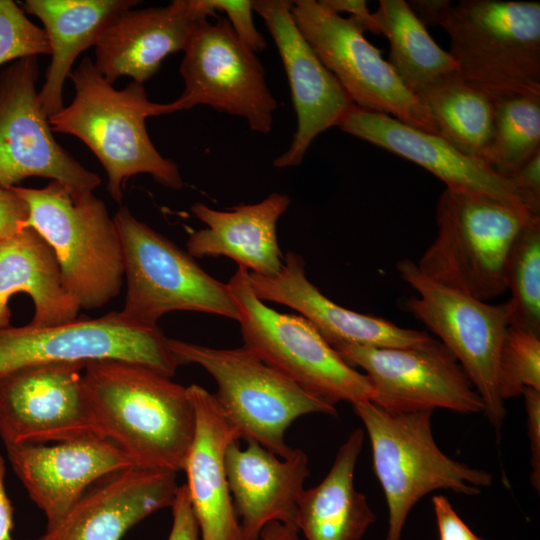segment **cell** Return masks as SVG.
Segmentation results:
<instances>
[{
	"mask_svg": "<svg viewBox=\"0 0 540 540\" xmlns=\"http://www.w3.org/2000/svg\"><path fill=\"white\" fill-rule=\"evenodd\" d=\"M87 402L101 438L141 468L183 471L195 433L188 390L141 364L89 361L82 372Z\"/></svg>",
	"mask_w": 540,
	"mask_h": 540,
	"instance_id": "obj_1",
	"label": "cell"
},
{
	"mask_svg": "<svg viewBox=\"0 0 540 540\" xmlns=\"http://www.w3.org/2000/svg\"><path fill=\"white\" fill-rule=\"evenodd\" d=\"M70 79L75 96L49 117L50 127L89 147L106 171L107 191L115 202L121 204L126 183L137 174H148L166 188L182 189L178 166L157 151L145 126L148 117L174 113L172 102H151L144 85L133 81L115 89L89 57L81 60Z\"/></svg>",
	"mask_w": 540,
	"mask_h": 540,
	"instance_id": "obj_2",
	"label": "cell"
},
{
	"mask_svg": "<svg viewBox=\"0 0 540 540\" xmlns=\"http://www.w3.org/2000/svg\"><path fill=\"white\" fill-rule=\"evenodd\" d=\"M532 216L522 205L445 188L436 207V238L416 265L429 280L488 302L507 290L509 251Z\"/></svg>",
	"mask_w": 540,
	"mask_h": 540,
	"instance_id": "obj_3",
	"label": "cell"
},
{
	"mask_svg": "<svg viewBox=\"0 0 540 540\" xmlns=\"http://www.w3.org/2000/svg\"><path fill=\"white\" fill-rule=\"evenodd\" d=\"M371 443L373 470L388 506L384 540H401L411 509L428 493L446 489L476 496L493 475L453 460L437 445L433 411L390 412L366 400L352 404Z\"/></svg>",
	"mask_w": 540,
	"mask_h": 540,
	"instance_id": "obj_4",
	"label": "cell"
},
{
	"mask_svg": "<svg viewBox=\"0 0 540 540\" xmlns=\"http://www.w3.org/2000/svg\"><path fill=\"white\" fill-rule=\"evenodd\" d=\"M26 201L33 228L52 248L65 290L81 309L103 307L121 291L120 236L105 203L93 192L73 195L57 181L43 188L13 186Z\"/></svg>",
	"mask_w": 540,
	"mask_h": 540,
	"instance_id": "obj_5",
	"label": "cell"
},
{
	"mask_svg": "<svg viewBox=\"0 0 540 540\" xmlns=\"http://www.w3.org/2000/svg\"><path fill=\"white\" fill-rule=\"evenodd\" d=\"M464 80L494 98L540 94V3L462 0L442 25Z\"/></svg>",
	"mask_w": 540,
	"mask_h": 540,
	"instance_id": "obj_6",
	"label": "cell"
},
{
	"mask_svg": "<svg viewBox=\"0 0 540 540\" xmlns=\"http://www.w3.org/2000/svg\"><path fill=\"white\" fill-rule=\"evenodd\" d=\"M182 365L195 363L216 381L220 408L241 439H251L280 458L293 450L285 442L297 418L323 413L337 415L334 405L310 394L259 359L246 347L218 349L168 339Z\"/></svg>",
	"mask_w": 540,
	"mask_h": 540,
	"instance_id": "obj_7",
	"label": "cell"
},
{
	"mask_svg": "<svg viewBox=\"0 0 540 540\" xmlns=\"http://www.w3.org/2000/svg\"><path fill=\"white\" fill-rule=\"evenodd\" d=\"M127 284L120 311L129 320L157 327L172 311H195L239 319L228 284L205 272L194 258L121 206L113 216Z\"/></svg>",
	"mask_w": 540,
	"mask_h": 540,
	"instance_id": "obj_8",
	"label": "cell"
},
{
	"mask_svg": "<svg viewBox=\"0 0 540 540\" xmlns=\"http://www.w3.org/2000/svg\"><path fill=\"white\" fill-rule=\"evenodd\" d=\"M248 272L238 267L227 283L239 311L244 347L332 405L370 401L368 377L348 364L306 318L268 307L252 290Z\"/></svg>",
	"mask_w": 540,
	"mask_h": 540,
	"instance_id": "obj_9",
	"label": "cell"
},
{
	"mask_svg": "<svg viewBox=\"0 0 540 540\" xmlns=\"http://www.w3.org/2000/svg\"><path fill=\"white\" fill-rule=\"evenodd\" d=\"M397 271L418 293L405 301L406 309L452 352L481 396L487 419L499 431L506 408L498 393L497 372L511 325L509 302L490 304L443 287L426 278L410 259L399 261Z\"/></svg>",
	"mask_w": 540,
	"mask_h": 540,
	"instance_id": "obj_10",
	"label": "cell"
},
{
	"mask_svg": "<svg viewBox=\"0 0 540 540\" xmlns=\"http://www.w3.org/2000/svg\"><path fill=\"white\" fill-rule=\"evenodd\" d=\"M291 12L301 34L356 107L439 135L429 111L352 19L316 0L292 1Z\"/></svg>",
	"mask_w": 540,
	"mask_h": 540,
	"instance_id": "obj_11",
	"label": "cell"
},
{
	"mask_svg": "<svg viewBox=\"0 0 540 540\" xmlns=\"http://www.w3.org/2000/svg\"><path fill=\"white\" fill-rule=\"evenodd\" d=\"M168 339L158 326L139 325L120 311L54 327L10 325L0 328V377L33 364L118 359L172 378L182 363Z\"/></svg>",
	"mask_w": 540,
	"mask_h": 540,
	"instance_id": "obj_12",
	"label": "cell"
},
{
	"mask_svg": "<svg viewBox=\"0 0 540 540\" xmlns=\"http://www.w3.org/2000/svg\"><path fill=\"white\" fill-rule=\"evenodd\" d=\"M333 348L352 367L366 372L373 389L370 401L387 411L484 412L483 400L463 367L434 338L407 347L339 344Z\"/></svg>",
	"mask_w": 540,
	"mask_h": 540,
	"instance_id": "obj_13",
	"label": "cell"
},
{
	"mask_svg": "<svg viewBox=\"0 0 540 540\" xmlns=\"http://www.w3.org/2000/svg\"><path fill=\"white\" fill-rule=\"evenodd\" d=\"M180 73L185 87L172 102L175 112L208 105L245 119L252 131L272 130L277 102L263 65L226 18L206 20L196 28L184 49Z\"/></svg>",
	"mask_w": 540,
	"mask_h": 540,
	"instance_id": "obj_14",
	"label": "cell"
},
{
	"mask_svg": "<svg viewBox=\"0 0 540 540\" xmlns=\"http://www.w3.org/2000/svg\"><path fill=\"white\" fill-rule=\"evenodd\" d=\"M37 57L14 61L0 74V186L49 178L73 195L93 192L100 177L57 143L36 90Z\"/></svg>",
	"mask_w": 540,
	"mask_h": 540,
	"instance_id": "obj_15",
	"label": "cell"
},
{
	"mask_svg": "<svg viewBox=\"0 0 540 540\" xmlns=\"http://www.w3.org/2000/svg\"><path fill=\"white\" fill-rule=\"evenodd\" d=\"M85 364H33L0 377V437L5 446L101 438L84 391Z\"/></svg>",
	"mask_w": 540,
	"mask_h": 540,
	"instance_id": "obj_16",
	"label": "cell"
},
{
	"mask_svg": "<svg viewBox=\"0 0 540 540\" xmlns=\"http://www.w3.org/2000/svg\"><path fill=\"white\" fill-rule=\"evenodd\" d=\"M252 3L253 11L263 18L278 49L297 116L291 144L273 165L297 166L313 140L338 126L355 105L301 34L292 16V1L252 0Z\"/></svg>",
	"mask_w": 540,
	"mask_h": 540,
	"instance_id": "obj_17",
	"label": "cell"
},
{
	"mask_svg": "<svg viewBox=\"0 0 540 540\" xmlns=\"http://www.w3.org/2000/svg\"><path fill=\"white\" fill-rule=\"evenodd\" d=\"M6 451L28 496L44 513L46 529L56 526L95 482L135 466L120 448L102 438L6 446Z\"/></svg>",
	"mask_w": 540,
	"mask_h": 540,
	"instance_id": "obj_18",
	"label": "cell"
},
{
	"mask_svg": "<svg viewBox=\"0 0 540 540\" xmlns=\"http://www.w3.org/2000/svg\"><path fill=\"white\" fill-rule=\"evenodd\" d=\"M176 473L130 466L91 485L53 528L31 540H122L136 524L171 507Z\"/></svg>",
	"mask_w": 540,
	"mask_h": 540,
	"instance_id": "obj_19",
	"label": "cell"
},
{
	"mask_svg": "<svg viewBox=\"0 0 540 540\" xmlns=\"http://www.w3.org/2000/svg\"><path fill=\"white\" fill-rule=\"evenodd\" d=\"M207 17L201 0H174L163 7L128 9L96 43L94 66L110 84L122 76L143 84L167 56L184 51Z\"/></svg>",
	"mask_w": 540,
	"mask_h": 540,
	"instance_id": "obj_20",
	"label": "cell"
},
{
	"mask_svg": "<svg viewBox=\"0 0 540 540\" xmlns=\"http://www.w3.org/2000/svg\"><path fill=\"white\" fill-rule=\"evenodd\" d=\"M239 440L225 452V468L234 510L240 518L242 540H260L264 527L273 521L297 527L298 502L309 476L308 457L293 449L280 458L258 442Z\"/></svg>",
	"mask_w": 540,
	"mask_h": 540,
	"instance_id": "obj_21",
	"label": "cell"
},
{
	"mask_svg": "<svg viewBox=\"0 0 540 540\" xmlns=\"http://www.w3.org/2000/svg\"><path fill=\"white\" fill-rule=\"evenodd\" d=\"M195 411V433L183 471L201 540H242L229 490L225 452L241 436L220 408L214 394L187 387Z\"/></svg>",
	"mask_w": 540,
	"mask_h": 540,
	"instance_id": "obj_22",
	"label": "cell"
},
{
	"mask_svg": "<svg viewBox=\"0 0 540 540\" xmlns=\"http://www.w3.org/2000/svg\"><path fill=\"white\" fill-rule=\"evenodd\" d=\"M282 269L273 276L248 272L255 295L291 307L306 318L333 347L357 344L376 347H407L432 338L423 331L407 329L377 316L344 308L327 298L305 272V261L292 251Z\"/></svg>",
	"mask_w": 540,
	"mask_h": 540,
	"instance_id": "obj_23",
	"label": "cell"
},
{
	"mask_svg": "<svg viewBox=\"0 0 540 540\" xmlns=\"http://www.w3.org/2000/svg\"><path fill=\"white\" fill-rule=\"evenodd\" d=\"M338 127L345 133L423 167L444 182L446 188L485 194L522 205L510 179L497 175L437 134L356 106L345 115Z\"/></svg>",
	"mask_w": 540,
	"mask_h": 540,
	"instance_id": "obj_24",
	"label": "cell"
},
{
	"mask_svg": "<svg viewBox=\"0 0 540 540\" xmlns=\"http://www.w3.org/2000/svg\"><path fill=\"white\" fill-rule=\"evenodd\" d=\"M289 205V197L277 192L227 211L195 203L191 212L207 227L189 236L187 252L193 258L226 256L251 273L273 276L282 269L284 259L276 225Z\"/></svg>",
	"mask_w": 540,
	"mask_h": 540,
	"instance_id": "obj_25",
	"label": "cell"
},
{
	"mask_svg": "<svg viewBox=\"0 0 540 540\" xmlns=\"http://www.w3.org/2000/svg\"><path fill=\"white\" fill-rule=\"evenodd\" d=\"M134 0H26L23 9L36 16L48 37L51 61L38 92L46 116L64 108L63 86L81 52L95 46L105 30Z\"/></svg>",
	"mask_w": 540,
	"mask_h": 540,
	"instance_id": "obj_26",
	"label": "cell"
},
{
	"mask_svg": "<svg viewBox=\"0 0 540 540\" xmlns=\"http://www.w3.org/2000/svg\"><path fill=\"white\" fill-rule=\"evenodd\" d=\"M17 293L29 295L34 304L27 324L31 327H54L78 319L81 308L62 284L52 248L30 227L0 242V328L10 326L8 301Z\"/></svg>",
	"mask_w": 540,
	"mask_h": 540,
	"instance_id": "obj_27",
	"label": "cell"
},
{
	"mask_svg": "<svg viewBox=\"0 0 540 540\" xmlns=\"http://www.w3.org/2000/svg\"><path fill=\"white\" fill-rule=\"evenodd\" d=\"M364 431L353 430L339 447L324 479L304 490L298 502L297 528L305 540H361L376 521L366 496L354 485Z\"/></svg>",
	"mask_w": 540,
	"mask_h": 540,
	"instance_id": "obj_28",
	"label": "cell"
},
{
	"mask_svg": "<svg viewBox=\"0 0 540 540\" xmlns=\"http://www.w3.org/2000/svg\"><path fill=\"white\" fill-rule=\"evenodd\" d=\"M373 16L379 33L389 41L388 63L418 99L437 84L459 74L457 62L437 45L407 1L380 0Z\"/></svg>",
	"mask_w": 540,
	"mask_h": 540,
	"instance_id": "obj_29",
	"label": "cell"
},
{
	"mask_svg": "<svg viewBox=\"0 0 540 540\" xmlns=\"http://www.w3.org/2000/svg\"><path fill=\"white\" fill-rule=\"evenodd\" d=\"M440 137L483 163L495 113V98L459 74L437 84L420 98Z\"/></svg>",
	"mask_w": 540,
	"mask_h": 540,
	"instance_id": "obj_30",
	"label": "cell"
},
{
	"mask_svg": "<svg viewBox=\"0 0 540 540\" xmlns=\"http://www.w3.org/2000/svg\"><path fill=\"white\" fill-rule=\"evenodd\" d=\"M540 151V94L495 98L491 139L483 164L508 178Z\"/></svg>",
	"mask_w": 540,
	"mask_h": 540,
	"instance_id": "obj_31",
	"label": "cell"
},
{
	"mask_svg": "<svg viewBox=\"0 0 540 540\" xmlns=\"http://www.w3.org/2000/svg\"><path fill=\"white\" fill-rule=\"evenodd\" d=\"M505 280L511 291V325L540 335V215L532 216L508 254Z\"/></svg>",
	"mask_w": 540,
	"mask_h": 540,
	"instance_id": "obj_32",
	"label": "cell"
},
{
	"mask_svg": "<svg viewBox=\"0 0 540 540\" xmlns=\"http://www.w3.org/2000/svg\"><path fill=\"white\" fill-rule=\"evenodd\" d=\"M498 393L505 400L522 395L524 388L540 390V335L510 326L500 350Z\"/></svg>",
	"mask_w": 540,
	"mask_h": 540,
	"instance_id": "obj_33",
	"label": "cell"
},
{
	"mask_svg": "<svg viewBox=\"0 0 540 540\" xmlns=\"http://www.w3.org/2000/svg\"><path fill=\"white\" fill-rule=\"evenodd\" d=\"M50 54L44 29L36 26L12 0H0V65Z\"/></svg>",
	"mask_w": 540,
	"mask_h": 540,
	"instance_id": "obj_34",
	"label": "cell"
},
{
	"mask_svg": "<svg viewBox=\"0 0 540 540\" xmlns=\"http://www.w3.org/2000/svg\"><path fill=\"white\" fill-rule=\"evenodd\" d=\"M208 16L224 12L238 39L254 52L265 49L267 42L256 29L252 17V0H201Z\"/></svg>",
	"mask_w": 540,
	"mask_h": 540,
	"instance_id": "obj_35",
	"label": "cell"
},
{
	"mask_svg": "<svg viewBox=\"0 0 540 540\" xmlns=\"http://www.w3.org/2000/svg\"><path fill=\"white\" fill-rule=\"evenodd\" d=\"M509 179L521 204L533 215H540V151L517 169Z\"/></svg>",
	"mask_w": 540,
	"mask_h": 540,
	"instance_id": "obj_36",
	"label": "cell"
},
{
	"mask_svg": "<svg viewBox=\"0 0 540 540\" xmlns=\"http://www.w3.org/2000/svg\"><path fill=\"white\" fill-rule=\"evenodd\" d=\"M28 218V205L13 186H0V242L27 228Z\"/></svg>",
	"mask_w": 540,
	"mask_h": 540,
	"instance_id": "obj_37",
	"label": "cell"
},
{
	"mask_svg": "<svg viewBox=\"0 0 540 540\" xmlns=\"http://www.w3.org/2000/svg\"><path fill=\"white\" fill-rule=\"evenodd\" d=\"M522 395L524 396L525 410L527 416V434L530 445L531 473L530 482L533 488L540 490V390L526 387Z\"/></svg>",
	"mask_w": 540,
	"mask_h": 540,
	"instance_id": "obj_38",
	"label": "cell"
},
{
	"mask_svg": "<svg viewBox=\"0 0 540 540\" xmlns=\"http://www.w3.org/2000/svg\"><path fill=\"white\" fill-rule=\"evenodd\" d=\"M432 504L439 540H487L476 535L468 527L445 496H433Z\"/></svg>",
	"mask_w": 540,
	"mask_h": 540,
	"instance_id": "obj_39",
	"label": "cell"
},
{
	"mask_svg": "<svg viewBox=\"0 0 540 540\" xmlns=\"http://www.w3.org/2000/svg\"><path fill=\"white\" fill-rule=\"evenodd\" d=\"M171 508L173 522L167 540H199V527L193 513L186 484L178 487Z\"/></svg>",
	"mask_w": 540,
	"mask_h": 540,
	"instance_id": "obj_40",
	"label": "cell"
},
{
	"mask_svg": "<svg viewBox=\"0 0 540 540\" xmlns=\"http://www.w3.org/2000/svg\"><path fill=\"white\" fill-rule=\"evenodd\" d=\"M319 3L328 10L340 14L348 13L362 30L380 34L373 13L369 11L365 0H320Z\"/></svg>",
	"mask_w": 540,
	"mask_h": 540,
	"instance_id": "obj_41",
	"label": "cell"
},
{
	"mask_svg": "<svg viewBox=\"0 0 540 540\" xmlns=\"http://www.w3.org/2000/svg\"><path fill=\"white\" fill-rule=\"evenodd\" d=\"M407 3L424 26L438 25L442 27L453 7L449 0H411Z\"/></svg>",
	"mask_w": 540,
	"mask_h": 540,
	"instance_id": "obj_42",
	"label": "cell"
},
{
	"mask_svg": "<svg viewBox=\"0 0 540 540\" xmlns=\"http://www.w3.org/2000/svg\"><path fill=\"white\" fill-rule=\"evenodd\" d=\"M5 471V462L0 455V540H12L13 507L5 489Z\"/></svg>",
	"mask_w": 540,
	"mask_h": 540,
	"instance_id": "obj_43",
	"label": "cell"
},
{
	"mask_svg": "<svg viewBox=\"0 0 540 540\" xmlns=\"http://www.w3.org/2000/svg\"><path fill=\"white\" fill-rule=\"evenodd\" d=\"M298 528L291 524L273 521L260 534V540H300Z\"/></svg>",
	"mask_w": 540,
	"mask_h": 540,
	"instance_id": "obj_44",
	"label": "cell"
}]
</instances>
